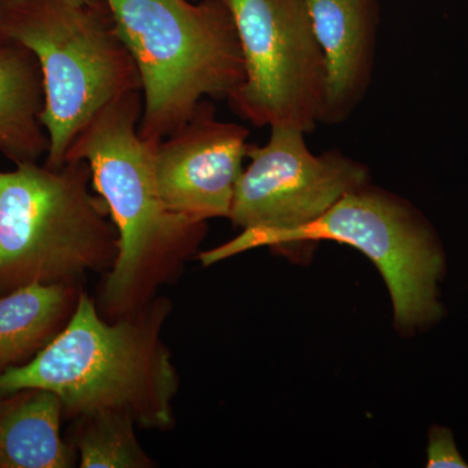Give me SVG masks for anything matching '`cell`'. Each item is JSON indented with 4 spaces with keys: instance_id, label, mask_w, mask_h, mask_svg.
Instances as JSON below:
<instances>
[{
    "instance_id": "obj_1",
    "label": "cell",
    "mask_w": 468,
    "mask_h": 468,
    "mask_svg": "<svg viewBox=\"0 0 468 468\" xmlns=\"http://www.w3.org/2000/svg\"><path fill=\"white\" fill-rule=\"evenodd\" d=\"M168 309L162 301L111 323L81 292L63 331L26 365L0 375V392L48 390L67 417L117 412L135 426L165 430L174 424L178 387L160 340Z\"/></svg>"
},
{
    "instance_id": "obj_2",
    "label": "cell",
    "mask_w": 468,
    "mask_h": 468,
    "mask_svg": "<svg viewBox=\"0 0 468 468\" xmlns=\"http://www.w3.org/2000/svg\"><path fill=\"white\" fill-rule=\"evenodd\" d=\"M141 91L131 92L98 113L68 151L67 160H85L95 193L109 208L117 230V257L103 288L104 306L124 316L140 309L150 286L165 275L202 239L206 223L169 211L160 197L155 141L138 132Z\"/></svg>"
},
{
    "instance_id": "obj_3",
    "label": "cell",
    "mask_w": 468,
    "mask_h": 468,
    "mask_svg": "<svg viewBox=\"0 0 468 468\" xmlns=\"http://www.w3.org/2000/svg\"><path fill=\"white\" fill-rule=\"evenodd\" d=\"M141 81L144 140H165L206 98L229 101L245 80L232 15L218 0H103Z\"/></svg>"
},
{
    "instance_id": "obj_4",
    "label": "cell",
    "mask_w": 468,
    "mask_h": 468,
    "mask_svg": "<svg viewBox=\"0 0 468 468\" xmlns=\"http://www.w3.org/2000/svg\"><path fill=\"white\" fill-rule=\"evenodd\" d=\"M0 37L38 61L50 167L67 162L76 138L104 107L141 91L133 58L103 0H0Z\"/></svg>"
},
{
    "instance_id": "obj_5",
    "label": "cell",
    "mask_w": 468,
    "mask_h": 468,
    "mask_svg": "<svg viewBox=\"0 0 468 468\" xmlns=\"http://www.w3.org/2000/svg\"><path fill=\"white\" fill-rule=\"evenodd\" d=\"M91 190L85 160L61 167L20 162L0 171V291L77 286L89 272L112 268L116 227Z\"/></svg>"
},
{
    "instance_id": "obj_6",
    "label": "cell",
    "mask_w": 468,
    "mask_h": 468,
    "mask_svg": "<svg viewBox=\"0 0 468 468\" xmlns=\"http://www.w3.org/2000/svg\"><path fill=\"white\" fill-rule=\"evenodd\" d=\"M334 241L367 255L383 275L399 328H419L441 315L437 282L443 255L423 217L385 190H354L313 223L291 230H243L232 241L201 255L205 266L261 246Z\"/></svg>"
},
{
    "instance_id": "obj_7",
    "label": "cell",
    "mask_w": 468,
    "mask_h": 468,
    "mask_svg": "<svg viewBox=\"0 0 468 468\" xmlns=\"http://www.w3.org/2000/svg\"><path fill=\"white\" fill-rule=\"evenodd\" d=\"M232 15L245 80L229 104L257 128L311 133L325 95V60L304 0H218Z\"/></svg>"
},
{
    "instance_id": "obj_8",
    "label": "cell",
    "mask_w": 468,
    "mask_h": 468,
    "mask_svg": "<svg viewBox=\"0 0 468 468\" xmlns=\"http://www.w3.org/2000/svg\"><path fill=\"white\" fill-rule=\"evenodd\" d=\"M306 133L271 126L237 183L229 220L243 230H291L313 223L346 194L369 184V169L338 150L314 154Z\"/></svg>"
},
{
    "instance_id": "obj_9",
    "label": "cell",
    "mask_w": 468,
    "mask_h": 468,
    "mask_svg": "<svg viewBox=\"0 0 468 468\" xmlns=\"http://www.w3.org/2000/svg\"><path fill=\"white\" fill-rule=\"evenodd\" d=\"M250 131L218 119L211 101L199 103L194 115L154 149V172L169 211L206 223L229 218Z\"/></svg>"
},
{
    "instance_id": "obj_10",
    "label": "cell",
    "mask_w": 468,
    "mask_h": 468,
    "mask_svg": "<svg viewBox=\"0 0 468 468\" xmlns=\"http://www.w3.org/2000/svg\"><path fill=\"white\" fill-rule=\"evenodd\" d=\"M325 60L320 122H346L367 94L377 57L378 0H304Z\"/></svg>"
},
{
    "instance_id": "obj_11",
    "label": "cell",
    "mask_w": 468,
    "mask_h": 468,
    "mask_svg": "<svg viewBox=\"0 0 468 468\" xmlns=\"http://www.w3.org/2000/svg\"><path fill=\"white\" fill-rule=\"evenodd\" d=\"M63 405L48 390L0 392V468H67L77 463L60 435Z\"/></svg>"
},
{
    "instance_id": "obj_12",
    "label": "cell",
    "mask_w": 468,
    "mask_h": 468,
    "mask_svg": "<svg viewBox=\"0 0 468 468\" xmlns=\"http://www.w3.org/2000/svg\"><path fill=\"white\" fill-rule=\"evenodd\" d=\"M43 104L38 61L20 43L0 37V151L15 165L48 154Z\"/></svg>"
},
{
    "instance_id": "obj_13",
    "label": "cell",
    "mask_w": 468,
    "mask_h": 468,
    "mask_svg": "<svg viewBox=\"0 0 468 468\" xmlns=\"http://www.w3.org/2000/svg\"><path fill=\"white\" fill-rule=\"evenodd\" d=\"M79 297L69 284H27L0 295V375L48 346L69 322Z\"/></svg>"
},
{
    "instance_id": "obj_14",
    "label": "cell",
    "mask_w": 468,
    "mask_h": 468,
    "mask_svg": "<svg viewBox=\"0 0 468 468\" xmlns=\"http://www.w3.org/2000/svg\"><path fill=\"white\" fill-rule=\"evenodd\" d=\"M133 419L117 412L76 418L72 443L84 468H147L154 462L141 448Z\"/></svg>"
},
{
    "instance_id": "obj_15",
    "label": "cell",
    "mask_w": 468,
    "mask_h": 468,
    "mask_svg": "<svg viewBox=\"0 0 468 468\" xmlns=\"http://www.w3.org/2000/svg\"><path fill=\"white\" fill-rule=\"evenodd\" d=\"M427 467L430 468H467V462L462 458L452 431L443 427H433L428 436Z\"/></svg>"
},
{
    "instance_id": "obj_16",
    "label": "cell",
    "mask_w": 468,
    "mask_h": 468,
    "mask_svg": "<svg viewBox=\"0 0 468 468\" xmlns=\"http://www.w3.org/2000/svg\"><path fill=\"white\" fill-rule=\"evenodd\" d=\"M67 2L73 3V5H94L100 0H67Z\"/></svg>"
}]
</instances>
